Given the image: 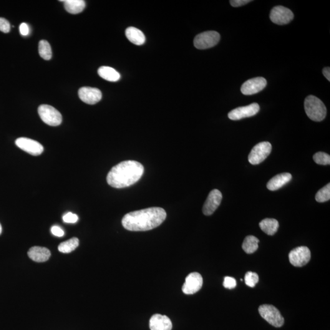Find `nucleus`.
I'll return each mask as SVG.
<instances>
[{
	"label": "nucleus",
	"mask_w": 330,
	"mask_h": 330,
	"mask_svg": "<svg viewBox=\"0 0 330 330\" xmlns=\"http://www.w3.org/2000/svg\"><path fill=\"white\" fill-rule=\"evenodd\" d=\"M20 32L22 36H26L30 33V29L29 25L25 23H22V24L20 25Z\"/></svg>",
	"instance_id": "72a5a7b5"
},
{
	"label": "nucleus",
	"mask_w": 330,
	"mask_h": 330,
	"mask_svg": "<svg viewBox=\"0 0 330 330\" xmlns=\"http://www.w3.org/2000/svg\"><path fill=\"white\" fill-rule=\"evenodd\" d=\"M272 150L271 145L269 142L258 143L252 149L248 155V161L251 165H259L264 162L270 154Z\"/></svg>",
	"instance_id": "0eeeda50"
},
{
	"label": "nucleus",
	"mask_w": 330,
	"mask_h": 330,
	"mask_svg": "<svg viewBox=\"0 0 330 330\" xmlns=\"http://www.w3.org/2000/svg\"><path fill=\"white\" fill-rule=\"evenodd\" d=\"M222 198V194L217 189L211 191L204 205L203 213L207 216L212 215L220 205Z\"/></svg>",
	"instance_id": "4468645a"
},
{
	"label": "nucleus",
	"mask_w": 330,
	"mask_h": 330,
	"mask_svg": "<svg viewBox=\"0 0 330 330\" xmlns=\"http://www.w3.org/2000/svg\"><path fill=\"white\" fill-rule=\"evenodd\" d=\"M237 286V282L235 278L233 277L226 276L224 279L223 286L226 289H233Z\"/></svg>",
	"instance_id": "c756f323"
},
{
	"label": "nucleus",
	"mask_w": 330,
	"mask_h": 330,
	"mask_svg": "<svg viewBox=\"0 0 330 330\" xmlns=\"http://www.w3.org/2000/svg\"><path fill=\"white\" fill-rule=\"evenodd\" d=\"M203 279L201 274L193 272L188 274L182 288V292L186 295H192L202 288Z\"/></svg>",
	"instance_id": "9b49d317"
},
{
	"label": "nucleus",
	"mask_w": 330,
	"mask_h": 330,
	"mask_svg": "<svg viewBox=\"0 0 330 330\" xmlns=\"http://www.w3.org/2000/svg\"><path fill=\"white\" fill-rule=\"evenodd\" d=\"M267 83L266 79L263 77L254 78L243 83L241 87V92L246 95L257 94L266 87Z\"/></svg>",
	"instance_id": "ddd939ff"
},
{
	"label": "nucleus",
	"mask_w": 330,
	"mask_h": 330,
	"mask_svg": "<svg viewBox=\"0 0 330 330\" xmlns=\"http://www.w3.org/2000/svg\"><path fill=\"white\" fill-rule=\"evenodd\" d=\"M64 2L65 9L72 14H77L82 12L85 8L86 3L83 0H65Z\"/></svg>",
	"instance_id": "412c9836"
},
{
	"label": "nucleus",
	"mask_w": 330,
	"mask_h": 330,
	"mask_svg": "<svg viewBox=\"0 0 330 330\" xmlns=\"http://www.w3.org/2000/svg\"><path fill=\"white\" fill-rule=\"evenodd\" d=\"M150 330H171L173 324L168 317L156 314L150 319Z\"/></svg>",
	"instance_id": "dca6fc26"
},
{
	"label": "nucleus",
	"mask_w": 330,
	"mask_h": 330,
	"mask_svg": "<svg viewBox=\"0 0 330 330\" xmlns=\"http://www.w3.org/2000/svg\"><path fill=\"white\" fill-rule=\"evenodd\" d=\"M62 220L64 221V223H75L79 220V216H78L76 214L68 212L63 215Z\"/></svg>",
	"instance_id": "c85d7f7f"
},
{
	"label": "nucleus",
	"mask_w": 330,
	"mask_h": 330,
	"mask_svg": "<svg viewBox=\"0 0 330 330\" xmlns=\"http://www.w3.org/2000/svg\"><path fill=\"white\" fill-rule=\"evenodd\" d=\"M290 263L294 267H303L306 265L311 259V251L306 246H299L290 252Z\"/></svg>",
	"instance_id": "6e6552de"
},
{
	"label": "nucleus",
	"mask_w": 330,
	"mask_h": 330,
	"mask_svg": "<svg viewBox=\"0 0 330 330\" xmlns=\"http://www.w3.org/2000/svg\"><path fill=\"white\" fill-rule=\"evenodd\" d=\"M259 240L253 236H248L244 240L242 244L243 251L247 254L254 253L258 249Z\"/></svg>",
	"instance_id": "5701e85b"
},
{
	"label": "nucleus",
	"mask_w": 330,
	"mask_h": 330,
	"mask_svg": "<svg viewBox=\"0 0 330 330\" xmlns=\"http://www.w3.org/2000/svg\"><path fill=\"white\" fill-rule=\"evenodd\" d=\"M262 231L269 236H273L278 231V221L273 218H266L259 223Z\"/></svg>",
	"instance_id": "4be33fe9"
},
{
	"label": "nucleus",
	"mask_w": 330,
	"mask_h": 330,
	"mask_svg": "<svg viewBox=\"0 0 330 330\" xmlns=\"http://www.w3.org/2000/svg\"><path fill=\"white\" fill-rule=\"evenodd\" d=\"M28 255L31 260L37 263H44L49 260L51 253L49 249L41 246H33L29 249Z\"/></svg>",
	"instance_id": "a211bd4d"
},
{
	"label": "nucleus",
	"mask_w": 330,
	"mask_h": 330,
	"mask_svg": "<svg viewBox=\"0 0 330 330\" xmlns=\"http://www.w3.org/2000/svg\"><path fill=\"white\" fill-rule=\"evenodd\" d=\"M270 17L274 24L283 25L289 24L294 19V15L291 9L278 6L271 9Z\"/></svg>",
	"instance_id": "1a4fd4ad"
},
{
	"label": "nucleus",
	"mask_w": 330,
	"mask_h": 330,
	"mask_svg": "<svg viewBox=\"0 0 330 330\" xmlns=\"http://www.w3.org/2000/svg\"><path fill=\"white\" fill-rule=\"evenodd\" d=\"M1 233H2V226L1 223H0V235H1Z\"/></svg>",
	"instance_id": "c9c22d12"
},
{
	"label": "nucleus",
	"mask_w": 330,
	"mask_h": 330,
	"mask_svg": "<svg viewBox=\"0 0 330 330\" xmlns=\"http://www.w3.org/2000/svg\"><path fill=\"white\" fill-rule=\"evenodd\" d=\"M144 170L143 166L137 161H124L113 166L108 174L107 182L113 188L128 187L140 180Z\"/></svg>",
	"instance_id": "f03ea898"
},
{
	"label": "nucleus",
	"mask_w": 330,
	"mask_h": 330,
	"mask_svg": "<svg viewBox=\"0 0 330 330\" xmlns=\"http://www.w3.org/2000/svg\"><path fill=\"white\" fill-rule=\"evenodd\" d=\"M304 109L308 118L314 121H322L326 117V105L322 100L314 95H309L306 98Z\"/></svg>",
	"instance_id": "7ed1b4c3"
},
{
	"label": "nucleus",
	"mask_w": 330,
	"mask_h": 330,
	"mask_svg": "<svg viewBox=\"0 0 330 330\" xmlns=\"http://www.w3.org/2000/svg\"><path fill=\"white\" fill-rule=\"evenodd\" d=\"M292 176L290 173L279 174L269 181L267 187L270 191H276L283 187L291 180Z\"/></svg>",
	"instance_id": "f3484780"
},
{
	"label": "nucleus",
	"mask_w": 330,
	"mask_h": 330,
	"mask_svg": "<svg viewBox=\"0 0 330 330\" xmlns=\"http://www.w3.org/2000/svg\"><path fill=\"white\" fill-rule=\"evenodd\" d=\"M260 110V107L257 103L236 108L229 113L228 118L231 120H238L243 118L254 117L258 114Z\"/></svg>",
	"instance_id": "9d476101"
},
{
	"label": "nucleus",
	"mask_w": 330,
	"mask_h": 330,
	"mask_svg": "<svg viewBox=\"0 0 330 330\" xmlns=\"http://www.w3.org/2000/svg\"><path fill=\"white\" fill-rule=\"evenodd\" d=\"M79 245V240L76 238L69 239L60 244L59 250L62 253H70Z\"/></svg>",
	"instance_id": "b1692460"
},
{
	"label": "nucleus",
	"mask_w": 330,
	"mask_h": 330,
	"mask_svg": "<svg viewBox=\"0 0 330 330\" xmlns=\"http://www.w3.org/2000/svg\"><path fill=\"white\" fill-rule=\"evenodd\" d=\"M166 213L160 208H150L126 214L123 227L130 231H147L157 228L165 220Z\"/></svg>",
	"instance_id": "f257e3e1"
},
{
	"label": "nucleus",
	"mask_w": 330,
	"mask_h": 330,
	"mask_svg": "<svg viewBox=\"0 0 330 330\" xmlns=\"http://www.w3.org/2000/svg\"><path fill=\"white\" fill-rule=\"evenodd\" d=\"M79 96L83 102L89 105H94L102 99V94L97 88L83 87L79 90Z\"/></svg>",
	"instance_id": "2eb2a0df"
},
{
	"label": "nucleus",
	"mask_w": 330,
	"mask_h": 330,
	"mask_svg": "<svg viewBox=\"0 0 330 330\" xmlns=\"http://www.w3.org/2000/svg\"><path fill=\"white\" fill-rule=\"evenodd\" d=\"M38 113L42 121L50 126H59L62 122V115L56 108L49 105H41Z\"/></svg>",
	"instance_id": "39448f33"
},
{
	"label": "nucleus",
	"mask_w": 330,
	"mask_h": 330,
	"mask_svg": "<svg viewBox=\"0 0 330 330\" xmlns=\"http://www.w3.org/2000/svg\"><path fill=\"white\" fill-rule=\"evenodd\" d=\"M98 74L103 79L108 82H116L120 79V75L112 67L102 66L98 69Z\"/></svg>",
	"instance_id": "aec40b11"
},
{
	"label": "nucleus",
	"mask_w": 330,
	"mask_h": 330,
	"mask_svg": "<svg viewBox=\"0 0 330 330\" xmlns=\"http://www.w3.org/2000/svg\"><path fill=\"white\" fill-rule=\"evenodd\" d=\"M313 160L317 164L321 165H329L330 164V156L328 153L319 152L313 156Z\"/></svg>",
	"instance_id": "bb28decb"
},
{
	"label": "nucleus",
	"mask_w": 330,
	"mask_h": 330,
	"mask_svg": "<svg viewBox=\"0 0 330 330\" xmlns=\"http://www.w3.org/2000/svg\"><path fill=\"white\" fill-rule=\"evenodd\" d=\"M259 276L256 273L248 271L245 276V282L246 285L250 288H254L259 282Z\"/></svg>",
	"instance_id": "cd10ccee"
},
{
	"label": "nucleus",
	"mask_w": 330,
	"mask_h": 330,
	"mask_svg": "<svg viewBox=\"0 0 330 330\" xmlns=\"http://www.w3.org/2000/svg\"><path fill=\"white\" fill-rule=\"evenodd\" d=\"M17 147L32 155H39L44 151L41 143L28 138H19L16 140Z\"/></svg>",
	"instance_id": "f8f14e48"
},
{
	"label": "nucleus",
	"mask_w": 330,
	"mask_h": 330,
	"mask_svg": "<svg viewBox=\"0 0 330 330\" xmlns=\"http://www.w3.org/2000/svg\"><path fill=\"white\" fill-rule=\"evenodd\" d=\"M125 36L128 41L137 45L144 44L146 41L144 33L137 28L128 27L125 30Z\"/></svg>",
	"instance_id": "6ab92c4d"
},
{
	"label": "nucleus",
	"mask_w": 330,
	"mask_h": 330,
	"mask_svg": "<svg viewBox=\"0 0 330 330\" xmlns=\"http://www.w3.org/2000/svg\"><path fill=\"white\" fill-rule=\"evenodd\" d=\"M251 1L250 0H231L230 4L232 6L238 7L244 6Z\"/></svg>",
	"instance_id": "473e14b6"
},
{
	"label": "nucleus",
	"mask_w": 330,
	"mask_h": 330,
	"mask_svg": "<svg viewBox=\"0 0 330 330\" xmlns=\"http://www.w3.org/2000/svg\"><path fill=\"white\" fill-rule=\"evenodd\" d=\"M330 200V184L326 185L320 190L316 195V200L318 203L327 202Z\"/></svg>",
	"instance_id": "a878e982"
},
{
	"label": "nucleus",
	"mask_w": 330,
	"mask_h": 330,
	"mask_svg": "<svg viewBox=\"0 0 330 330\" xmlns=\"http://www.w3.org/2000/svg\"><path fill=\"white\" fill-rule=\"evenodd\" d=\"M220 39V35L215 31L203 32L199 34L194 39V45L196 49L205 50L215 46Z\"/></svg>",
	"instance_id": "423d86ee"
},
{
	"label": "nucleus",
	"mask_w": 330,
	"mask_h": 330,
	"mask_svg": "<svg viewBox=\"0 0 330 330\" xmlns=\"http://www.w3.org/2000/svg\"><path fill=\"white\" fill-rule=\"evenodd\" d=\"M51 232L54 236L59 237V238H61V237L64 235V231H63L62 228L59 226L56 225L52 226Z\"/></svg>",
	"instance_id": "2f4dec72"
},
{
	"label": "nucleus",
	"mask_w": 330,
	"mask_h": 330,
	"mask_svg": "<svg viewBox=\"0 0 330 330\" xmlns=\"http://www.w3.org/2000/svg\"><path fill=\"white\" fill-rule=\"evenodd\" d=\"M11 30V25L6 19L0 17V31L7 33Z\"/></svg>",
	"instance_id": "7c9ffc66"
},
{
	"label": "nucleus",
	"mask_w": 330,
	"mask_h": 330,
	"mask_svg": "<svg viewBox=\"0 0 330 330\" xmlns=\"http://www.w3.org/2000/svg\"><path fill=\"white\" fill-rule=\"evenodd\" d=\"M322 73L329 81H330V68L329 67H325L323 70H322Z\"/></svg>",
	"instance_id": "f704fd0d"
},
{
	"label": "nucleus",
	"mask_w": 330,
	"mask_h": 330,
	"mask_svg": "<svg viewBox=\"0 0 330 330\" xmlns=\"http://www.w3.org/2000/svg\"><path fill=\"white\" fill-rule=\"evenodd\" d=\"M259 312L262 317L272 326L279 328L283 326L284 319L279 310L270 304H263L259 306Z\"/></svg>",
	"instance_id": "20e7f679"
},
{
	"label": "nucleus",
	"mask_w": 330,
	"mask_h": 330,
	"mask_svg": "<svg viewBox=\"0 0 330 330\" xmlns=\"http://www.w3.org/2000/svg\"><path fill=\"white\" fill-rule=\"evenodd\" d=\"M39 53L42 59L45 60H50L52 59V52L51 47L49 42L45 40L39 42Z\"/></svg>",
	"instance_id": "393cba45"
}]
</instances>
